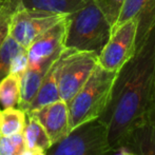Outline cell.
I'll use <instances>...</instances> for the list:
<instances>
[{"label":"cell","mask_w":155,"mask_h":155,"mask_svg":"<svg viewBox=\"0 0 155 155\" xmlns=\"http://www.w3.org/2000/svg\"><path fill=\"white\" fill-rule=\"evenodd\" d=\"M155 89V23L136 43L135 53L117 72L110 99L99 117L111 150L132 129L148 120Z\"/></svg>","instance_id":"6da1fadb"},{"label":"cell","mask_w":155,"mask_h":155,"mask_svg":"<svg viewBox=\"0 0 155 155\" xmlns=\"http://www.w3.org/2000/svg\"><path fill=\"white\" fill-rule=\"evenodd\" d=\"M111 29V23L95 0H89L79 10L68 15L64 48L99 55L110 38Z\"/></svg>","instance_id":"7a4b0ae2"},{"label":"cell","mask_w":155,"mask_h":155,"mask_svg":"<svg viewBox=\"0 0 155 155\" xmlns=\"http://www.w3.org/2000/svg\"><path fill=\"white\" fill-rule=\"evenodd\" d=\"M116 75L117 72L108 71L97 63L87 82L68 104L70 132L101 116Z\"/></svg>","instance_id":"3957f363"},{"label":"cell","mask_w":155,"mask_h":155,"mask_svg":"<svg viewBox=\"0 0 155 155\" xmlns=\"http://www.w3.org/2000/svg\"><path fill=\"white\" fill-rule=\"evenodd\" d=\"M111 152L106 126L95 119L77 127L52 145L47 155H110Z\"/></svg>","instance_id":"277c9868"},{"label":"cell","mask_w":155,"mask_h":155,"mask_svg":"<svg viewBox=\"0 0 155 155\" xmlns=\"http://www.w3.org/2000/svg\"><path fill=\"white\" fill-rule=\"evenodd\" d=\"M98 63V55L93 52L67 49L59 57L58 91L60 99L69 104L82 88Z\"/></svg>","instance_id":"5b68a950"},{"label":"cell","mask_w":155,"mask_h":155,"mask_svg":"<svg viewBox=\"0 0 155 155\" xmlns=\"http://www.w3.org/2000/svg\"><path fill=\"white\" fill-rule=\"evenodd\" d=\"M137 20L132 19L111 33L107 45L98 55V64L104 69L118 72L134 55L136 50Z\"/></svg>","instance_id":"8992f818"},{"label":"cell","mask_w":155,"mask_h":155,"mask_svg":"<svg viewBox=\"0 0 155 155\" xmlns=\"http://www.w3.org/2000/svg\"><path fill=\"white\" fill-rule=\"evenodd\" d=\"M67 16L68 15L31 11L22 6L11 16L8 35L21 47L28 49L39 35Z\"/></svg>","instance_id":"52a82bcc"},{"label":"cell","mask_w":155,"mask_h":155,"mask_svg":"<svg viewBox=\"0 0 155 155\" xmlns=\"http://www.w3.org/2000/svg\"><path fill=\"white\" fill-rule=\"evenodd\" d=\"M27 114L34 116L47 132L51 145L58 143L70 133L68 104L59 99Z\"/></svg>","instance_id":"ba28073f"},{"label":"cell","mask_w":155,"mask_h":155,"mask_svg":"<svg viewBox=\"0 0 155 155\" xmlns=\"http://www.w3.org/2000/svg\"><path fill=\"white\" fill-rule=\"evenodd\" d=\"M67 17L39 35L30 45L27 49L29 64L41 62L52 56L58 55L64 50Z\"/></svg>","instance_id":"9c48e42d"},{"label":"cell","mask_w":155,"mask_h":155,"mask_svg":"<svg viewBox=\"0 0 155 155\" xmlns=\"http://www.w3.org/2000/svg\"><path fill=\"white\" fill-rule=\"evenodd\" d=\"M132 19L137 20V43L155 23V0H124L111 33Z\"/></svg>","instance_id":"30bf717a"},{"label":"cell","mask_w":155,"mask_h":155,"mask_svg":"<svg viewBox=\"0 0 155 155\" xmlns=\"http://www.w3.org/2000/svg\"><path fill=\"white\" fill-rule=\"evenodd\" d=\"M61 53L52 56V57L36 63V64H29L27 71L21 77V98L18 106L19 109L27 112L35 95L38 92L39 87H40L45 74L48 73L52 64L55 62V60L61 55Z\"/></svg>","instance_id":"8fae6325"},{"label":"cell","mask_w":155,"mask_h":155,"mask_svg":"<svg viewBox=\"0 0 155 155\" xmlns=\"http://www.w3.org/2000/svg\"><path fill=\"white\" fill-rule=\"evenodd\" d=\"M119 147L134 155H155V124L146 120L129 132Z\"/></svg>","instance_id":"7c38bea8"},{"label":"cell","mask_w":155,"mask_h":155,"mask_svg":"<svg viewBox=\"0 0 155 155\" xmlns=\"http://www.w3.org/2000/svg\"><path fill=\"white\" fill-rule=\"evenodd\" d=\"M60 57V56H59ZM59 57L55 60L45 74L42 82H41L39 90L35 95L34 99L30 104L27 112H31L36 109H39L43 106H47L52 102H55L60 99L59 91H58V69H59Z\"/></svg>","instance_id":"4fadbf2b"},{"label":"cell","mask_w":155,"mask_h":155,"mask_svg":"<svg viewBox=\"0 0 155 155\" xmlns=\"http://www.w3.org/2000/svg\"><path fill=\"white\" fill-rule=\"evenodd\" d=\"M89 0H21L23 8L37 12L69 15L76 12Z\"/></svg>","instance_id":"5bb4252c"},{"label":"cell","mask_w":155,"mask_h":155,"mask_svg":"<svg viewBox=\"0 0 155 155\" xmlns=\"http://www.w3.org/2000/svg\"><path fill=\"white\" fill-rule=\"evenodd\" d=\"M27 118L28 123H25V129L22 131L25 148L29 149L37 148L43 151H48V149L52 145L43 127L32 115L27 114Z\"/></svg>","instance_id":"9a60e30c"},{"label":"cell","mask_w":155,"mask_h":155,"mask_svg":"<svg viewBox=\"0 0 155 155\" xmlns=\"http://www.w3.org/2000/svg\"><path fill=\"white\" fill-rule=\"evenodd\" d=\"M21 98V77L8 74L0 80V110L16 108Z\"/></svg>","instance_id":"2e32d148"},{"label":"cell","mask_w":155,"mask_h":155,"mask_svg":"<svg viewBox=\"0 0 155 155\" xmlns=\"http://www.w3.org/2000/svg\"><path fill=\"white\" fill-rule=\"evenodd\" d=\"M27 123V113L19 108L0 110V134L1 136L22 133Z\"/></svg>","instance_id":"e0dca14e"},{"label":"cell","mask_w":155,"mask_h":155,"mask_svg":"<svg viewBox=\"0 0 155 155\" xmlns=\"http://www.w3.org/2000/svg\"><path fill=\"white\" fill-rule=\"evenodd\" d=\"M23 49L13 37L8 35L0 48V80L10 74L12 59Z\"/></svg>","instance_id":"ac0fdd59"},{"label":"cell","mask_w":155,"mask_h":155,"mask_svg":"<svg viewBox=\"0 0 155 155\" xmlns=\"http://www.w3.org/2000/svg\"><path fill=\"white\" fill-rule=\"evenodd\" d=\"M25 149L22 133L0 137V155H20Z\"/></svg>","instance_id":"d6986e66"},{"label":"cell","mask_w":155,"mask_h":155,"mask_svg":"<svg viewBox=\"0 0 155 155\" xmlns=\"http://www.w3.org/2000/svg\"><path fill=\"white\" fill-rule=\"evenodd\" d=\"M95 2L111 23V27H113L119 14L124 0H95Z\"/></svg>","instance_id":"ffe728a7"},{"label":"cell","mask_w":155,"mask_h":155,"mask_svg":"<svg viewBox=\"0 0 155 155\" xmlns=\"http://www.w3.org/2000/svg\"><path fill=\"white\" fill-rule=\"evenodd\" d=\"M29 67V57H28L27 49H23L20 51L14 58L12 59L10 67V73L18 75L19 77H22L25 72L27 71Z\"/></svg>","instance_id":"44dd1931"},{"label":"cell","mask_w":155,"mask_h":155,"mask_svg":"<svg viewBox=\"0 0 155 155\" xmlns=\"http://www.w3.org/2000/svg\"><path fill=\"white\" fill-rule=\"evenodd\" d=\"M16 12V11H15ZM14 12H6L3 16L0 18V48H1L3 41L8 35V28H10L11 16Z\"/></svg>","instance_id":"7402d4cb"},{"label":"cell","mask_w":155,"mask_h":155,"mask_svg":"<svg viewBox=\"0 0 155 155\" xmlns=\"http://www.w3.org/2000/svg\"><path fill=\"white\" fill-rule=\"evenodd\" d=\"M21 0H1L0 3V18L6 12H15L18 8H22Z\"/></svg>","instance_id":"603a6c76"},{"label":"cell","mask_w":155,"mask_h":155,"mask_svg":"<svg viewBox=\"0 0 155 155\" xmlns=\"http://www.w3.org/2000/svg\"><path fill=\"white\" fill-rule=\"evenodd\" d=\"M20 155H47V151H43L41 149H37V148H34V149L25 148Z\"/></svg>","instance_id":"cb8c5ba5"},{"label":"cell","mask_w":155,"mask_h":155,"mask_svg":"<svg viewBox=\"0 0 155 155\" xmlns=\"http://www.w3.org/2000/svg\"><path fill=\"white\" fill-rule=\"evenodd\" d=\"M148 120H151L155 124V89H154L153 98H152V101H151V106H150L149 114H148Z\"/></svg>","instance_id":"d4e9b609"},{"label":"cell","mask_w":155,"mask_h":155,"mask_svg":"<svg viewBox=\"0 0 155 155\" xmlns=\"http://www.w3.org/2000/svg\"><path fill=\"white\" fill-rule=\"evenodd\" d=\"M110 155H134V154L131 153L130 151H128L126 148L118 147V148H116V149L113 150Z\"/></svg>","instance_id":"484cf974"},{"label":"cell","mask_w":155,"mask_h":155,"mask_svg":"<svg viewBox=\"0 0 155 155\" xmlns=\"http://www.w3.org/2000/svg\"><path fill=\"white\" fill-rule=\"evenodd\" d=\"M0 3H1V0H0Z\"/></svg>","instance_id":"4316f807"},{"label":"cell","mask_w":155,"mask_h":155,"mask_svg":"<svg viewBox=\"0 0 155 155\" xmlns=\"http://www.w3.org/2000/svg\"><path fill=\"white\" fill-rule=\"evenodd\" d=\"M0 137H1V134H0Z\"/></svg>","instance_id":"83f0119b"}]
</instances>
